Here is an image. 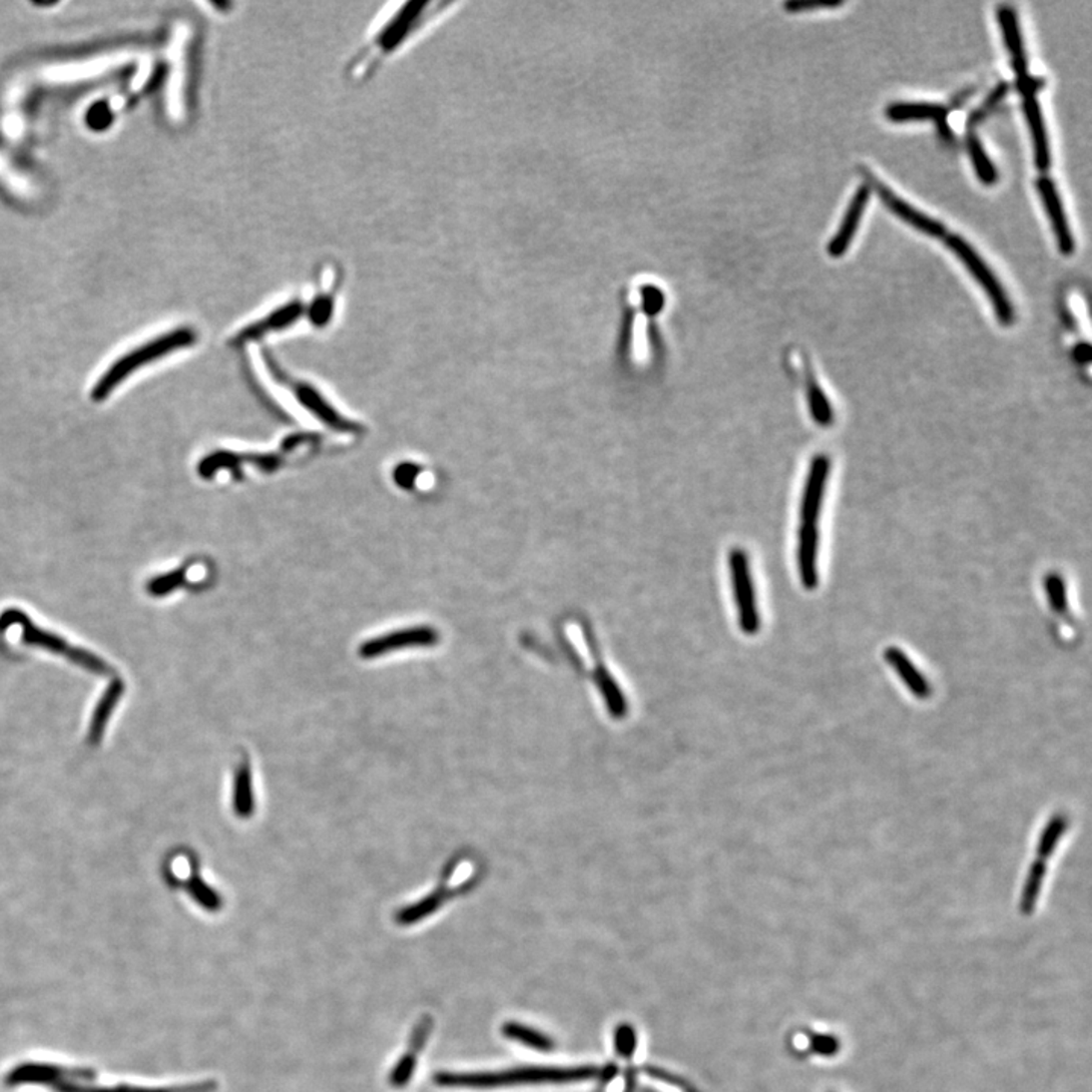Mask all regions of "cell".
Segmentation results:
<instances>
[{
  "instance_id": "1",
  "label": "cell",
  "mask_w": 1092,
  "mask_h": 1092,
  "mask_svg": "<svg viewBox=\"0 0 1092 1092\" xmlns=\"http://www.w3.org/2000/svg\"><path fill=\"white\" fill-rule=\"evenodd\" d=\"M454 2L442 0H404L388 8L378 17L363 42L344 64V78L352 84H363L393 58L398 57L431 25L448 14Z\"/></svg>"
},
{
  "instance_id": "2",
  "label": "cell",
  "mask_w": 1092,
  "mask_h": 1092,
  "mask_svg": "<svg viewBox=\"0 0 1092 1092\" xmlns=\"http://www.w3.org/2000/svg\"><path fill=\"white\" fill-rule=\"evenodd\" d=\"M7 1085H43L55 1092H206L209 1085L178 1086V1088H148L134 1083L110 1082L99 1077L98 1071L64 1065L22 1064L5 1077Z\"/></svg>"
},
{
  "instance_id": "3",
  "label": "cell",
  "mask_w": 1092,
  "mask_h": 1092,
  "mask_svg": "<svg viewBox=\"0 0 1092 1092\" xmlns=\"http://www.w3.org/2000/svg\"><path fill=\"white\" fill-rule=\"evenodd\" d=\"M600 1074L594 1067H525L487 1073H439L434 1082L448 1088L490 1089L504 1086L545 1085V1083L586 1082Z\"/></svg>"
},
{
  "instance_id": "4",
  "label": "cell",
  "mask_w": 1092,
  "mask_h": 1092,
  "mask_svg": "<svg viewBox=\"0 0 1092 1092\" xmlns=\"http://www.w3.org/2000/svg\"><path fill=\"white\" fill-rule=\"evenodd\" d=\"M197 341V329H193L192 326H178V328L165 332L159 337L152 338L148 343L136 347V349L125 354L124 357L114 361L113 366L96 382L92 392L93 401H104L114 392V388L124 382L131 373L137 372V370L154 363V361L162 360V358L174 354L177 350L187 349Z\"/></svg>"
},
{
  "instance_id": "5",
  "label": "cell",
  "mask_w": 1092,
  "mask_h": 1092,
  "mask_svg": "<svg viewBox=\"0 0 1092 1092\" xmlns=\"http://www.w3.org/2000/svg\"><path fill=\"white\" fill-rule=\"evenodd\" d=\"M313 285L305 302V319L316 329H323L334 319L338 300L346 281L343 265L335 259H323L314 266Z\"/></svg>"
},
{
  "instance_id": "6",
  "label": "cell",
  "mask_w": 1092,
  "mask_h": 1092,
  "mask_svg": "<svg viewBox=\"0 0 1092 1092\" xmlns=\"http://www.w3.org/2000/svg\"><path fill=\"white\" fill-rule=\"evenodd\" d=\"M263 361H265L266 367L272 376L276 381L281 382L282 385L293 393L296 401L305 408L308 413L313 414L314 417L320 420L323 425L331 428L332 431L337 433H360L363 431V426L360 423L354 422L344 417L343 414L338 413L328 401L325 396L317 390L314 385L308 384L305 381H299V379L291 378L281 366H279L276 358L272 355L271 350H262Z\"/></svg>"
},
{
  "instance_id": "7",
  "label": "cell",
  "mask_w": 1092,
  "mask_h": 1092,
  "mask_svg": "<svg viewBox=\"0 0 1092 1092\" xmlns=\"http://www.w3.org/2000/svg\"><path fill=\"white\" fill-rule=\"evenodd\" d=\"M20 626L22 627L23 641L28 645H35V647H42L45 650L52 651V653L61 654V656L67 657V659L75 662L76 665L86 668V670L93 671V673L107 674L110 673V668L102 662L99 657L93 656L92 653L80 650V648H73L67 644L64 639L58 638L54 633L45 632V630L38 629L32 624L31 619L26 613L20 612L17 609L5 610L0 615V630H7L8 627Z\"/></svg>"
},
{
  "instance_id": "8",
  "label": "cell",
  "mask_w": 1092,
  "mask_h": 1092,
  "mask_svg": "<svg viewBox=\"0 0 1092 1092\" xmlns=\"http://www.w3.org/2000/svg\"><path fill=\"white\" fill-rule=\"evenodd\" d=\"M305 319V302L300 294H291L279 300L257 319L239 328L230 338L234 347L247 346L272 334L287 331Z\"/></svg>"
},
{
  "instance_id": "9",
  "label": "cell",
  "mask_w": 1092,
  "mask_h": 1092,
  "mask_svg": "<svg viewBox=\"0 0 1092 1092\" xmlns=\"http://www.w3.org/2000/svg\"><path fill=\"white\" fill-rule=\"evenodd\" d=\"M730 574H732L733 597H735L739 627L746 635H756L761 629V615H759L755 581H753L746 551L736 548L730 553Z\"/></svg>"
},
{
  "instance_id": "10",
  "label": "cell",
  "mask_w": 1092,
  "mask_h": 1092,
  "mask_svg": "<svg viewBox=\"0 0 1092 1092\" xmlns=\"http://www.w3.org/2000/svg\"><path fill=\"white\" fill-rule=\"evenodd\" d=\"M947 245L954 251V254L965 263L966 268H968V271L974 275V278L977 279V282L985 288L986 294H988L989 300H991L992 306H994L995 316L1000 320V323H1003V325H1010V323L1013 322V319H1015L1012 303H1010L1006 291L1001 287L1000 282L995 278L994 273H992L988 265L980 259L979 254L972 250L962 238L950 236V238L947 239Z\"/></svg>"
},
{
  "instance_id": "11",
  "label": "cell",
  "mask_w": 1092,
  "mask_h": 1092,
  "mask_svg": "<svg viewBox=\"0 0 1092 1092\" xmlns=\"http://www.w3.org/2000/svg\"><path fill=\"white\" fill-rule=\"evenodd\" d=\"M437 642H439V633L433 627H410V629L396 630V632L363 642L358 654L363 659H375V657H381L393 651L407 650V648L434 647Z\"/></svg>"
},
{
  "instance_id": "12",
  "label": "cell",
  "mask_w": 1092,
  "mask_h": 1092,
  "mask_svg": "<svg viewBox=\"0 0 1092 1092\" xmlns=\"http://www.w3.org/2000/svg\"><path fill=\"white\" fill-rule=\"evenodd\" d=\"M830 471L831 461L827 455H817L811 461L802 502H800L802 524H817L818 518L821 515L822 501H824L825 490H827Z\"/></svg>"
},
{
  "instance_id": "13",
  "label": "cell",
  "mask_w": 1092,
  "mask_h": 1092,
  "mask_svg": "<svg viewBox=\"0 0 1092 1092\" xmlns=\"http://www.w3.org/2000/svg\"><path fill=\"white\" fill-rule=\"evenodd\" d=\"M250 463L262 469L263 472H273L278 469L281 460L275 454H238V452L215 451L201 460L198 472L201 477L210 480L222 469H231L239 472V466Z\"/></svg>"
},
{
  "instance_id": "14",
  "label": "cell",
  "mask_w": 1092,
  "mask_h": 1092,
  "mask_svg": "<svg viewBox=\"0 0 1092 1092\" xmlns=\"http://www.w3.org/2000/svg\"><path fill=\"white\" fill-rule=\"evenodd\" d=\"M998 22L1003 32L1004 43L1012 55L1013 69L1017 72L1018 87L1024 96H1033V80L1027 75L1026 54H1024L1023 40H1021L1020 26H1018L1015 11L1010 7H1001L998 10Z\"/></svg>"
},
{
  "instance_id": "15",
  "label": "cell",
  "mask_w": 1092,
  "mask_h": 1092,
  "mask_svg": "<svg viewBox=\"0 0 1092 1092\" xmlns=\"http://www.w3.org/2000/svg\"><path fill=\"white\" fill-rule=\"evenodd\" d=\"M818 556H819V530L817 524H802L797 546V566L803 588L815 591L819 583L818 574Z\"/></svg>"
},
{
  "instance_id": "16",
  "label": "cell",
  "mask_w": 1092,
  "mask_h": 1092,
  "mask_svg": "<svg viewBox=\"0 0 1092 1092\" xmlns=\"http://www.w3.org/2000/svg\"><path fill=\"white\" fill-rule=\"evenodd\" d=\"M1039 195H1041L1042 203H1044L1045 210H1047L1048 218H1050L1051 227L1055 231L1056 241H1058L1059 250L1065 256H1070L1074 251V239L1071 234L1070 225H1068L1067 216H1065L1064 206H1062L1061 198H1059L1058 190H1056L1055 184L1050 178H1039L1038 181Z\"/></svg>"
},
{
  "instance_id": "17",
  "label": "cell",
  "mask_w": 1092,
  "mask_h": 1092,
  "mask_svg": "<svg viewBox=\"0 0 1092 1092\" xmlns=\"http://www.w3.org/2000/svg\"><path fill=\"white\" fill-rule=\"evenodd\" d=\"M875 189H877L878 197L883 201L884 206H886L893 215L898 216V218L903 219L904 222H907V224L916 228L919 233L927 234V236H931V238H942V236H944L945 228L941 222L934 221V219L928 218L924 213L913 209L910 204H907L906 201L896 197L895 193H893L892 190L887 189V187L877 183L875 184Z\"/></svg>"
},
{
  "instance_id": "18",
  "label": "cell",
  "mask_w": 1092,
  "mask_h": 1092,
  "mask_svg": "<svg viewBox=\"0 0 1092 1092\" xmlns=\"http://www.w3.org/2000/svg\"><path fill=\"white\" fill-rule=\"evenodd\" d=\"M869 195H871V190L868 186H860L855 192L854 198H852L851 204H849L848 210L843 216L839 231L834 234V238L831 239L830 245H828V253L831 257L843 256V253L848 250L852 239H854L855 231L859 228L860 219L865 213Z\"/></svg>"
},
{
  "instance_id": "19",
  "label": "cell",
  "mask_w": 1092,
  "mask_h": 1092,
  "mask_svg": "<svg viewBox=\"0 0 1092 1092\" xmlns=\"http://www.w3.org/2000/svg\"><path fill=\"white\" fill-rule=\"evenodd\" d=\"M1024 114H1026L1027 125H1029L1030 134H1032L1036 168L1042 172L1047 171L1051 163L1050 145H1048L1041 107H1039L1035 96L1024 98Z\"/></svg>"
},
{
  "instance_id": "20",
  "label": "cell",
  "mask_w": 1092,
  "mask_h": 1092,
  "mask_svg": "<svg viewBox=\"0 0 1092 1092\" xmlns=\"http://www.w3.org/2000/svg\"><path fill=\"white\" fill-rule=\"evenodd\" d=\"M884 660L889 663L898 676L903 680L904 685L907 686L910 692L915 695L919 700H927L931 695L930 685H928L925 677L916 670L912 660L900 650V648L890 647L884 651Z\"/></svg>"
},
{
  "instance_id": "21",
  "label": "cell",
  "mask_w": 1092,
  "mask_h": 1092,
  "mask_svg": "<svg viewBox=\"0 0 1092 1092\" xmlns=\"http://www.w3.org/2000/svg\"><path fill=\"white\" fill-rule=\"evenodd\" d=\"M886 116L892 122L942 121L945 108L927 102H896L887 107Z\"/></svg>"
},
{
  "instance_id": "22",
  "label": "cell",
  "mask_w": 1092,
  "mask_h": 1092,
  "mask_svg": "<svg viewBox=\"0 0 1092 1092\" xmlns=\"http://www.w3.org/2000/svg\"><path fill=\"white\" fill-rule=\"evenodd\" d=\"M122 694H124V682L114 680L102 700L99 701L98 708H96L95 715H93L92 727H90V741L93 744H98L101 741L108 718L116 708L117 701L122 697Z\"/></svg>"
},
{
  "instance_id": "23",
  "label": "cell",
  "mask_w": 1092,
  "mask_h": 1092,
  "mask_svg": "<svg viewBox=\"0 0 1092 1092\" xmlns=\"http://www.w3.org/2000/svg\"><path fill=\"white\" fill-rule=\"evenodd\" d=\"M234 812L239 818H250L254 812L253 777L248 765H242L234 784Z\"/></svg>"
},
{
  "instance_id": "24",
  "label": "cell",
  "mask_w": 1092,
  "mask_h": 1092,
  "mask_svg": "<svg viewBox=\"0 0 1092 1092\" xmlns=\"http://www.w3.org/2000/svg\"><path fill=\"white\" fill-rule=\"evenodd\" d=\"M502 1033H504L505 1038L513 1039V1041L527 1045V1047L534 1048V1050L550 1051L554 1047V1042L548 1036L531 1029V1027L524 1026V1024L507 1023L502 1027Z\"/></svg>"
},
{
  "instance_id": "25",
  "label": "cell",
  "mask_w": 1092,
  "mask_h": 1092,
  "mask_svg": "<svg viewBox=\"0 0 1092 1092\" xmlns=\"http://www.w3.org/2000/svg\"><path fill=\"white\" fill-rule=\"evenodd\" d=\"M808 404L812 419L819 426H830L834 420L833 407L828 401L827 395L821 385L815 381L809 382Z\"/></svg>"
},
{
  "instance_id": "26",
  "label": "cell",
  "mask_w": 1092,
  "mask_h": 1092,
  "mask_svg": "<svg viewBox=\"0 0 1092 1092\" xmlns=\"http://www.w3.org/2000/svg\"><path fill=\"white\" fill-rule=\"evenodd\" d=\"M443 901H445V895H443V892H440V890L439 892L430 893V895L425 896V898L417 901V903L410 904V906L399 910L398 915H396V921H398L399 924L404 925L414 924V922L420 921V919L426 918V916H430L431 913L436 912V910L442 906Z\"/></svg>"
},
{
  "instance_id": "27",
  "label": "cell",
  "mask_w": 1092,
  "mask_h": 1092,
  "mask_svg": "<svg viewBox=\"0 0 1092 1092\" xmlns=\"http://www.w3.org/2000/svg\"><path fill=\"white\" fill-rule=\"evenodd\" d=\"M968 151L971 155L972 163L976 168L977 177L986 186H992L997 183V171H995L994 165L989 160L988 154L983 149L982 143L977 139L974 134L968 136Z\"/></svg>"
},
{
  "instance_id": "28",
  "label": "cell",
  "mask_w": 1092,
  "mask_h": 1092,
  "mask_svg": "<svg viewBox=\"0 0 1092 1092\" xmlns=\"http://www.w3.org/2000/svg\"><path fill=\"white\" fill-rule=\"evenodd\" d=\"M1065 830H1067V818L1064 815H1056V817L1051 818L1050 822L1042 830L1041 837H1039V860L1045 862L1053 854Z\"/></svg>"
},
{
  "instance_id": "29",
  "label": "cell",
  "mask_w": 1092,
  "mask_h": 1092,
  "mask_svg": "<svg viewBox=\"0 0 1092 1092\" xmlns=\"http://www.w3.org/2000/svg\"><path fill=\"white\" fill-rule=\"evenodd\" d=\"M1045 871H1047V865H1045L1044 860H1035V863L1030 866L1026 886H1024L1023 900H1021V910L1026 915H1029L1035 909L1039 892H1041L1042 881L1045 878Z\"/></svg>"
},
{
  "instance_id": "30",
  "label": "cell",
  "mask_w": 1092,
  "mask_h": 1092,
  "mask_svg": "<svg viewBox=\"0 0 1092 1092\" xmlns=\"http://www.w3.org/2000/svg\"><path fill=\"white\" fill-rule=\"evenodd\" d=\"M1045 592L1051 610L1058 615H1065L1068 612V600L1064 578L1059 574H1048L1045 578Z\"/></svg>"
},
{
  "instance_id": "31",
  "label": "cell",
  "mask_w": 1092,
  "mask_h": 1092,
  "mask_svg": "<svg viewBox=\"0 0 1092 1092\" xmlns=\"http://www.w3.org/2000/svg\"><path fill=\"white\" fill-rule=\"evenodd\" d=\"M186 569H177V571L168 572V574L152 578L148 584V592L149 594L154 595V597H165V595L171 594V592L181 588V586L186 583Z\"/></svg>"
},
{
  "instance_id": "32",
  "label": "cell",
  "mask_w": 1092,
  "mask_h": 1092,
  "mask_svg": "<svg viewBox=\"0 0 1092 1092\" xmlns=\"http://www.w3.org/2000/svg\"><path fill=\"white\" fill-rule=\"evenodd\" d=\"M186 889L189 890L190 895L193 896V900H197L201 906L206 907L209 910H216L221 907V896L209 886L204 883L203 878L198 875H193L186 883Z\"/></svg>"
},
{
  "instance_id": "33",
  "label": "cell",
  "mask_w": 1092,
  "mask_h": 1092,
  "mask_svg": "<svg viewBox=\"0 0 1092 1092\" xmlns=\"http://www.w3.org/2000/svg\"><path fill=\"white\" fill-rule=\"evenodd\" d=\"M419 475L420 467L417 466V464L405 461V463L398 464V466L395 467L393 480H395V483L398 484V487H401V489L410 490L413 489Z\"/></svg>"
},
{
  "instance_id": "34",
  "label": "cell",
  "mask_w": 1092,
  "mask_h": 1092,
  "mask_svg": "<svg viewBox=\"0 0 1092 1092\" xmlns=\"http://www.w3.org/2000/svg\"><path fill=\"white\" fill-rule=\"evenodd\" d=\"M414 1067H416V1059L414 1056L407 1055L402 1058L401 1061L393 1068L392 1074H390V1083L393 1086L407 1085L408 1080L411 1079L414 1073Z\"/></svg>"
},
{
  "instance_id": "35",
  "label": "cell",
  "mask_w": 1092,
  "mask_h": 1092,
  "mask_svg": "<svg viewBox=\"0 0 1092 1092\" xmlns=\"http://www.w3.org/2000/svg\"><path fill=\"white\" fill-rule=\"evenodd\" d=\"M842 5L839 0H808V2H802V0H796V2H788L785 5L788 11L791 13H800V11L818 10V8H837Z\"/></svg>"
},
{
  "instance_id": "36",
  "label": "cell",
  "mask_w": 1092,
  "mask_h": 1092,
  "mask_svg": "<svg viewBox=\"0 0 1092 1092\" xmlns=\"http://www.w3.org/2000/svg\"><path fill=\"white\" fill-rule=\"evenodd\" d=\"M616 1048L622 1055H630L635 1050V1032L630 1027H621L615 1036Z\"/></svg>"
},
{
  "instance_id": "37",
  "label": "cell",
  "mask_w": 1092,
  "mask_h": 1092,
  "mask_svg": "<svg viewBox=\"0 0 1092 1092\" xmlns=\"http://www.w3.org/2000/svg\"><path fill=\"white\" fill-rule=\"evenodd\" d=\"M1074 357L1079 363H1089L1091 360V347L1088 344H1079L1074 352Z\"/></svg>"
}]
</instances>
